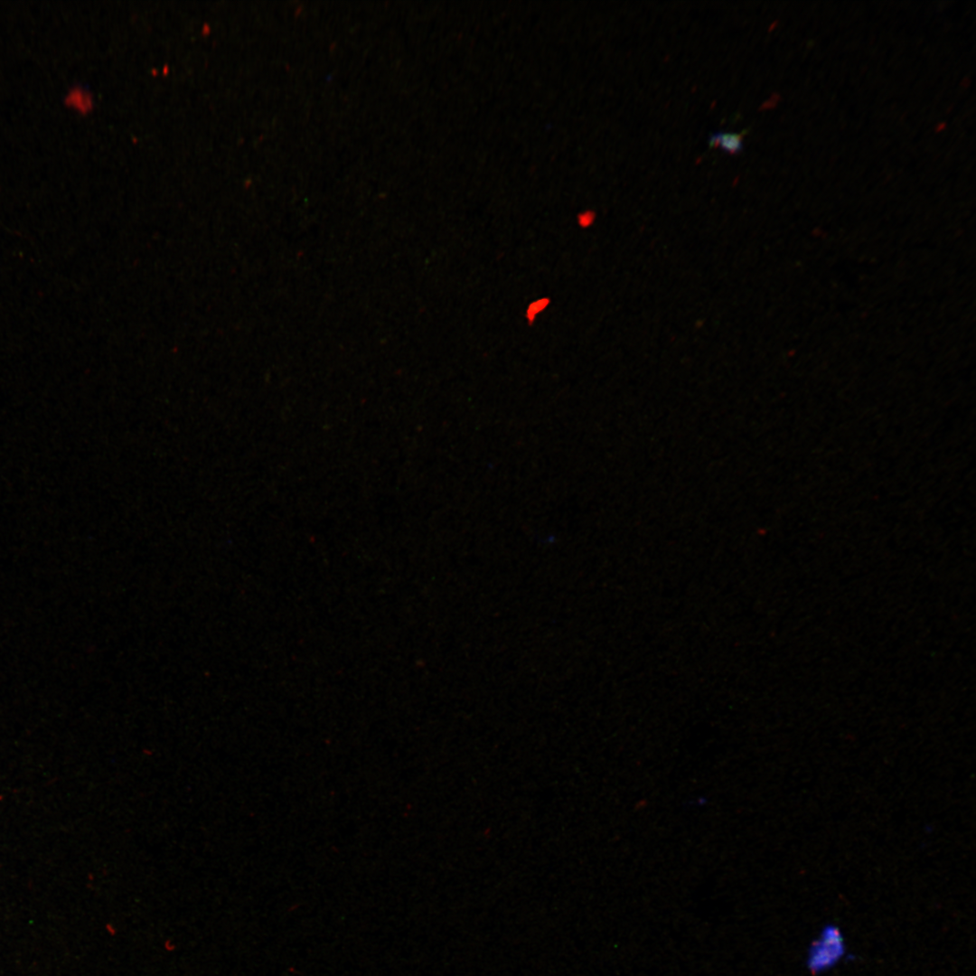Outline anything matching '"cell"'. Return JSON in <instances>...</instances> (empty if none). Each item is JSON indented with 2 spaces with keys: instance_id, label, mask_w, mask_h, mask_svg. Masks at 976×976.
Masks as SVG:
<instances>
[{
  "instance_id": "obj_3",
  "label": "cell",
  "mask_w": 976,
  "mask_h": 976,
  "mask_svg": "<svg viewBox=\"0 0 976 976\" xmlns=\"http://www.w3.org/2000/svg\"><path fill=\"white\" fill-rule=\"evenodd\" d=\"M63 101L68 108L82 114L88 113L93 108L92 94L80 86L70 88Z\"/></svg>"
},
{
  "instance_id": "obj_4",
  "label": "cell",
  "mask_w": 976,
  "mask_h": 976,
  "mask_svg": "<svg viewBox=\"0 0 976 976\" xmlns=\"http://www.w3.org/2000/svg\"><path fill=\"white\" fill-rule=\"evenodd\" d=\"M547 304H548V300H546V299H541V300H539L537 302L532 303L530 305V306L529 307V310L527 312V315H528L529 320L532 321L533 318H534V315L537 314L540 310H542L547 305Z\"/></svg>"
},
{
  "instance_id": "obj_2",
  "label": "cell",
  "mask_w": 976,
  "mask_h": 976,
  "mask_svg": "<svg viewBox=\"0 0 976 976\" xmlns=\"http://www.w3.org/2000/svg\"><path fill=\"white\" fill-rule=\"evenodd\" d=\"M747 131L741 133L714 132L709 139V147H720L725 152L736 155L743 150L742 137Z\"/></svg>"
},
{
  "instance_id": "obj_1",
  "label": "cell",
  "mask_w": 976,
  "mask_h": 976,
  "mask_svg": "<svg viewBox=\"0 0 976 976\" xmlns=\"http://www.w3.org/2000/svg\"><path fill=\"white\" fill-rule=\"evenodd\" d=\"M846 945L840 929L831 924L823 927L807 954L810 971L819 973L834 967L845 955Z\"/></svg>"
},
{
  "instance_id": "obj_5",
  "label": "cell",
  "mask_w": 976,
  "mask_h": 976,
  "mask_svg": "<svg viewBox=\"0 0 976 976\" xmlns=\"http://www.w3.org/2000/svg\"><path fill=\"white\" fill-rule=\"evenodd\" d=\"M588 220H591V216H587V213H585L583 216H581L580 222L582 225H587L589 223Z\"/></svg>"
}]
</instances>
